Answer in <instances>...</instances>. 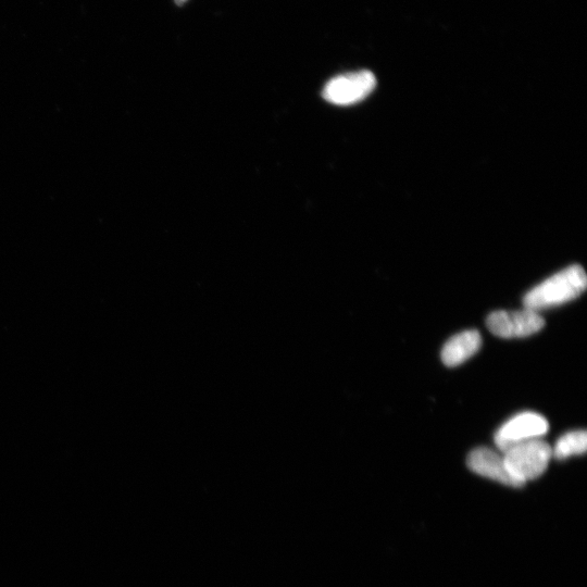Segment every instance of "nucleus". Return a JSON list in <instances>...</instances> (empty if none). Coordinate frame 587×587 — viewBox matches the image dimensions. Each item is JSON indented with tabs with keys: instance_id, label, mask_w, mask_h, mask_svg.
<instances>
[{
	"instance_id": "obj_4",
	"label": "nucleus",
	"mask_w": 587,
	"mask_h": 587,
	"mask_svg": "<svg viewBox=\"0 0 587 587\" xmlns=\"http://www.w3.org/2000/svg\"><path fill=\"white\" fill-rule=\"evenodd\" d=\"M377 86L374 74L367 70L343 74L329 81L322 96L337 106H351L364 101Z\"/></svg>"
},
{
	"instance_id": "obj_6",
	"label": "nucleus",
	"mask_w": 587,
	"mask_h": 587,
	"mask_svg": "<svg viewBox=\"0 0 587 587\" xmlns=\"http://www.w3.org/2000/svg\"><path fill=\"white\" fill-rule=\"evenodd\" d=\"M469 469L479 476L511 487H521L509 473L504 455L493 449L480 447L474 449L467 459Z\"/></svg>"
},
{
	"instance_id": "obj_5",
	"label": "nucleus",
	"mask_w": 587,
	"mask_h": 587,
	"mask_svg": "<svg viewBox=\"0 0 587 587\" xmlns=\"http://www.w3.org/2000/svg\"><path fill=\"white\" fill-rule=\"evenodd\" d=\"M547 420L535 412H522L511 418L495 434V444L499 451L505 453L518 444L542 439L548 432Z\"/></svg>"
},
{
	"instance_id": "obj_1",
	"label": "nucleus",
	"mask_w": 587,
	"mask_h": 587,
	"mask_svg": "<svg viewBox=\"0 0 587 587\" xmlns=\"http://www.w3.org/2000/svg\"><path fill=\"white\" fill-rule=\"evenodd\" d=\"M587 278L579 265L566 268L542 282L523 298L524 308L541 311L567 304L584 293Z\"/></svg>"
},
{
	"instance_id": "obj_2",
	"label": "nucleus",
	"mask_w": 587,
	"mask_h": 587,
	"mask_svg": "<svg viewBox=\"0 0 587 587\" xmlns=\"http://www.w3.org/2000/svg\"><path fill=\"white\" fill-rule=\"evenodd\" d=\"M507 469L521 486L540 478L553 458V448L542 439L518 444L503 453Z\"/></svg>"
},
{
	"instance_id": "obj_7",
	"label": "nucleus",
	"mask_w": 587,
	"mask_h": 587,
	"mask_svg": "<svg viewBox=\"0 0 587 587\" xmlns=\"http://www.w3.org/2000/svg\"><path fill=\"white\" fill-rule=\"evenodd\" d=\"M482 346L481 334L476 330L461 332L452 337L442 349V360L449 368L458 367L476 355Z\"/></svg>"
},
{
	"instance_id": "obj_3",
	"label": "nucleus",
	"mask_w": 587,
	"mask_h": 587,
	"mask_svg": "<svg viewBox=\"0 0 587 587\" xmlns=\"http://www.w3.org/2000/svg\"><path fill=\"white\" fill-rule=\"evenodd\" d=\"M486 326L502 339H521L539 333L545 327L540 312L529 308L516 311H495L487 317Z\"/></svg>"
},
{
	"instance_id": "obj_9",
	"label": "nucleus",
	"mask_w": 587,
	"mask_h": 587,
	"mask_svg": "<svg viewBox=\"0 0 587 587\" xmlns=\"http://www.w3.org/2000/svg\"><path fill=\"white\" fill-rule=\"evenodd\" d=\"M174 2H176L177 5L182 6L187 2V0H174Z\"/></svg>"
},
{
	"instance_id": "obj_8",
	"label": "nucleus",
	"mask_w": 587,
	"mask_h": 587,
	"mask_svg": "<svg viewBox=\"0 0 587 587\" xmlns=\"http://www.w3.org/2000/svg\"><path fill=\"white\" fill-rule=\"evenodd\" d=\"M587 434L586 431H573L561 436L553 448V457L558 460H565L572 456H581L586 453Z\"/></svg>"
}]
</instances>
